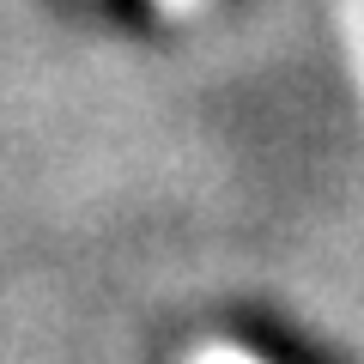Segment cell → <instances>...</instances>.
<instances>
[{
    "label": "cell",
    "instance_id": "1",
    "mask_svg": "<svg viewBox=\"0 0 364 364\" xmlns=\"http://www.w3.org/2000/svg\"><path fill=\"white\" fill-rule=\"evenodd\" d=\"M188 364H255V358H249V352H237V346H200Z\"/></svg>",
    "mask_w": 364,
    "mask_h": 364
},
{
    "label": "cell",
    "instance_id": "2",
    "mask_svg": "<svg viewBox=\"0 0 364 364\" xmlns=\"http://www.w3.org/2000/svg\"><path fill=\"white\" fill-rule=\"evenodd\" d=\"M164 6H195V0H164Z\"/></svg>",
    "mask_w": 364,
    "mask_h": 364
}]
</instances>
